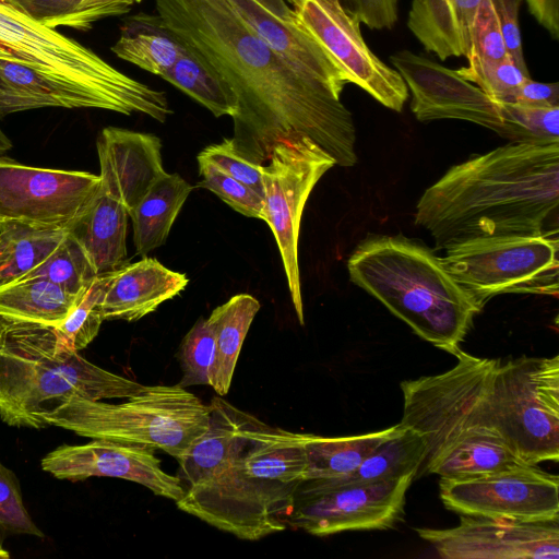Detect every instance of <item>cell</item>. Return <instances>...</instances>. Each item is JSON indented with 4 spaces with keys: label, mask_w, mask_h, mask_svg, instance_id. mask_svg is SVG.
<instances>
[{
    "label": "cell",
    "mask_w": 559,
    "mask_h": 559,
    "mask_svg": "<svg viewBox=\"0 0 559 559\" xmlns=\"http://www.w3.org/2000/svg\"><path fill=\"white\" fill-rule=\"evenodd\" d=\"M157 15L227 82L238 107L231 117L235 151L264 165L274 145L310 138L335 164L357 163L356 130L341 96L299 74L235 12L227 0H155Z\"/></svg>",
    "instance_id": "1"
},
{
    "label": "cell",
    "mask_w": 559,
    "mask_h": 559,
    "mask_svg": "<svg viewBox=\"0 0 559 559\" xmlns=\"http://www.w3.org/2000/svg\"><path fill=\"white\" fill-rule=\"evenodd\" d=\"M559 143H509L454 165L425 190L416 225L437 250L475 238L558 234Z\"/></svg>",
    "instance_id": "2"
},
{
    "label": "cell",
    "mask_w": 559,
    "mask_h": 559,
    "mask_svg": "<svg viewBox=\"0 0 559 559\" xmlns=\"http://www.w3.org/2000/svg\"><path fill=\"white\" fill-rule=\"evenodd\" d=\"M450 370L401 383L402 427L418 432L426 450L418 475L466 477L530 465L500 433L490 403L499 359L460 349Z\"/></svg>",
    "instance_id": "3"
},
{
    "label": "cell",
    "mask_w": 559,
    "mask_h": 559,
    "mask_svg": "<svg viewBox=\"0 0 559 559\" xmlns=\"http://www.w3.org/2000/svg\"><path fill=\"white\" fill-rule=\"evenodd\" d=\"M306 433L272 427L250 415L228 460L186 489L179 510L240 539L287 528L294 495L307 468Z\"/></svg>",
    "instance_id": "4"
},
{
    "label": "cell",
    "mask_w": 559,
    "mask_h": 559,
    "mask_svg": "<svg viewBox=\"0 0 559 559\" xmlns=\"http://www.w3.org/2000/svg\"><path fill=\"white\" fill-rule=\"evenodd\" d=\"M350 281L421 338L455 355L481 308L427 247L402 236L362 241L347 261Z\"/></svg>",
    "instance_id": "5"
},
{
    "label": "cell",
    "mask_w": 559,
    "mask_h": 559,
    "mask_svg": "<svg viewBox=\"0 0 559 559\" xmlns=\"http://www.w3.org/2000/svg\"><path fill=\"white\" fill-rule=\"evenodd\" d=\"M145 389L64 346L55 326L0 314V418L7 425L41 429L44 416L73 395L105 401Z\"/></svg>",
    "instance_id": "6"
},
{
    "label": "cell",
    "mask_w": 559,
    "mask_h": 559,
    "mask_svg": "<svg viewBox=\"0 0 559 559\" xmlns=\"http://www.w3.org/2000/svg\"><path fill=\"white\" fill-rule=\"evenodd\" d=\"M0 60L27 66L88 95L98 109L164 122L166 94L119 71L92 49L0 0Z\"/></svg>",
    "instance_id": "7"
},
{
    "label": "cell",
    "mask_w": 559,
    "mask_h": 559,
    "mask_svg": "<svg viewBox=\"0 0 559 559\" xmlns=\"http://www.w3.org/2000/svg\"><path fill=\"white\" fill-rule=\"evenodd\" d=\"M211 407L178 384L146 385L122 403L71 396L44 416L78 436L158 449L181 457L207 429Z\"/></svg>",
    "instance_id": "8"
},
{
    "label": "cell",
    "mask_w": 559,
    "mask_h": 559,
    "mask_svg": "<svg viewBox=\"0 0 559 559\" xmlns=\"http://www.w3.org/2000/svg\"><path fill=\"white\" fill-rule=\"evenodd\" d=\"M558 234L483 237L456 243L441 258L445 269L483 309L503 294L558 297Z\"/></svg>",
    "instance_id": "9"
},
{
    "label": "cell",
    "mask_w": 559,
    "mask_h": 559,
    "mask_svg": "<svg viewBox=\"0 0 559 559\" xmlns=\"http://www.w3.org/2000/svg\"><path fill=\"white\" fill-rule=\"evenodd\" d=\"M490 403L497 427L525 463L559 461V356L499 359Z\"/></svg>",
    "instance_id": "10"
},
{
    "label": "cell",
    "mask_w": 559,
    "mask_h": 559,
    "mask_svg": "<svg viewBox=\"0 0 559 559\" xmlns=\"http://www.w3.org/2000/svg\"><path fill=\"white\" fill-rule=\"evenodd\" d=\"M335 164L310 138L295 134L274 145L263 176V221L270 226L298 321L305 324L298 264V239L305 204L321 177Z\"/></svg>",
    "instance_id": "11"
},
{
    "label": "cell",
    "mask_w": 559,
    "mask_h": 559,
    "mask_svg": "<svg viewBox=\"0 0 559 559\" xmlns=\"http://www.w3.org/2000/svg\"><path fill=\"white\" fill-rule=\"evenodd\" d=\"M414 478L408 475L380 481L304 479L294 495L287 527L314 536L391 528L403 518L406 491Z\"/></svg>",
    "instance_id": "12"
},
{
    "label": "cell",
    "mask_w": 559,
    "mask_h": 559,
    "mask_svg": "<svg viewBox=\"0 0 559 559\" xmlns=\"http://www.w3.org/2000/svg\"><path fill=\"white\" fill-rule=\"evenodd\" d=\"M99 189V175L25 166L0 155V229H68Z\"/></svg>",
    "instance_id": "13"
},
{
    "label": "cell",
    "mask_w": 559,
    "mask_h": 559,
    "mask_svg": "<svg viewBox=\"0 0 559 559\" xmlns=\"http://www.w3.org/2000/svg\"><path fill=\"white\" fill-rule=\"evenodd\" d=\"M439 495L443 506L460 515L559 520V477L536 465L466 477H440Z\"/></svg>",
    "instance_id": "14"
},
{
    "label": "cell",
    "mask_w": 559,
    "mask_h": 559,
    "mask_svg": "<svg viewBox=\"0 0 559 559\" xmlns=\"http://www.w3.org/2000/svg\"><path fill=\"white\" fill-rule=\"evenodd\" d=\"M301 25L324 47L346 76L384 107L402 111L408 97L400 73L384 63L365 43L359 21L340 0H292Z\"/></svg>",
    "instance_id": "15"
},
{
    "label": "cell",
    "mask_w": 559,
    "mask_h": 559,
    "mask_svg": "<svg viewBox=\"0 0 559 559\" xmlns=\"http://www.w3.org/2000/svg\"><path fill=\"white\" fill-rule=\"evenodd\" d=\"M444 559H558L559 520L460 515L450 528H415Z\"/></svg>",
    "instance_id": "16"
},
{
    "label": "cell",
    "mask_w": 559,
    "mask_h": 559,
    "mask_svg": "<svg viewBox=\"0 0 559 559\" xmlns=\"http://www.w3.org/2000/svg\"><path fill=\"white\" fill-rule=\"evenodd\" d=\"M390 60L412 94L411 109L419 121L459 119L496 133L501 129L498 103L456 70L409 50L397 51Z\"/></svg>",
    "instance_id": "17"
},
{
    "label": "cell",
    "mask_w": 559,
    "mask_h": 559,
    "mask_svg": "<svg viewBox=\"0 0 559 559\" xmlns=\"http://www.w3.org/2000/svg\"><path fill=\"white\" fill-rule=\"evenodd\" d=\"M41 468L58 479L80 481L114 477L136 483L154 495L177 502L185 496L178 476L166 473L154 449L104 439L84 444H63L49 452Z\"/></svg>",
    "instance_id": "18"
},
{
    "label": "cell",
    "mask_w": 559,
    "mask_h": 559,
    "mask_svg": "<svg viewBox=\"0 0 559 559\" xmlns=\"http://www.w3.org/2000/svg\"><path fill=\"white\" fill-rule=\"evenodd\" d=\"M96 146L100 189L123 204L128 213L167 174L162 142L154 134L107 127L100 131Z\"/></svg>",
    "instance_id": "19"
},
{
    "label": "cell",
    "mask_w": 559,
    "mask_h": 559,
    "mask_svg": "<svg viewBox=\"0 0 559 559\" xmlns=\"http://www.w3.org/2000/svg\"><path fill=\"white\" fill-rule=\"evenodd\" d=\"M238 16L299 74L341 96L346 76L316 37L297 20L284 21L254 0H227Z\"/></svg>",
    "instance_id": "20"
},
{
    "label": "cell",
    "mask_w": 559,
    "mask_h": 559,
    "mask_svg": "<svg viewBox=\"0 0 559 559\" xmlns=\"http://www.w3.org/2000/svg\"><path fill=\"white\" fill-rule=\"evenodd\" d=\"M186 274L173 271L145 257L111 273L102 310L104 320L138 321L188 285Z\"/></svg>",
    "instance_id": "21"
},
{
    "label": "cell",
    "mask_w": 559,
    "mask_h": 559,
    "mask_svg": "<svg viewBox=\"0 0 559 559\" xmlns=\"http://www.w3.org/2000/svg\"><path fill=\"white\" fill-rule=\"evenodd\" d=\"M481 0H413L407 26L441 60L466 57Z\"/></svg>",
    "instance_id": "22"
},
{
    "label": "cell",
    "mask_w": 559,
    "mask_h": 559,
    "mask_svg": "<svg viewBox=\"0 0 559 559\" xmlns=\"http://www.w3.org/2000/svg\"><path fill=\"white\" fill-rule=\"evenodd\" d=\"M127 209L119 201L97 192L67 231L83 247L98 275L127 264Z\"/></svg>",
    "instance_id": "23"
},
{
    "label": "cell",
    "mask_w": 559,
    "mask_h": 559,
    "mask_svg": "<svg viewBox=\"0 0 559 559\" xmlns=\"http://www.w3.org/2000/svg\"><path fill=\"white\" fill-rule=\"evenodd\" d=\"M207 429L177 461L178 477L185 490L214 475L228 460L242 427L246 413L221 396L212 399Z\"/></svg>",
    "instance_id": "24"
},
{
    "label": "cell",
    "mask_w": 559,
    "mask_h": 559,
    "mask_svg": "<svg viewBox=\"0 0 559 559\" xmlns=\"http://www.w3.org/2000/svg\"><path fill=\"white\" fill-rule=\"evenodd\" d=\"M48 107L98 109L94 99L82 91L27 66L0 60V118Z\"/></svg>",
    "instance_id": "25"
},
{
    "label": "cell",
    "mask_w": 559,
    "mask_h": 559,
    "mask_svg": "<svg viewBox=\"0 0 559 559\" xmlns=\"http://www.w3.org/2000/svg\"><path fill=\"white\" fill-rule=\"evenodd\" d=\"M186 49L156 14L140 12L128 17L111 47L120 59L163 76Z\"/></svg>",
    "instance_id": "26"
},
{
    "label": "cell",
    "mask_w": 559,
    "mask_h": 559,
    "mask_svg": "<svg viewBox=\"0 0 559 559\" xmlns=\"http://www.w3.org/2000/svg\"><path fill=\"white\" fill-rule=\"evenodd\" d=\"M192 187L178 174L158 179L129 212L136 253L146 255L163 246Z\"/></svg>",
    "instance_id": "27"
},
{
    "label": "cell",
    "mask_w": 559,
    "mask_h": 559,
    "mask_svg": "<svg viewBox=\"0 0 559 559\" xmlns=\"http://www.w3.org/2000/svg\"><path fill=\"white\" fill-rule=\"evenodd\" d=\"M260 302L249 294H237L216 307L207 318L215 340L213 390L223 396L228 393L236 364Z\"/></svg>",
    "instance_id": "28"
},
{
    "label": "cell",
    "mask_w": 559,
    "mask_h": 559,
    "mask_svg": "<svg viewBox=\"0 0 559 559\" xmlns=\"http://www.w3.org/2000/svg\"><path fill=\"white\" fill-rule=\"evenodd\" d=\"M402 429L392 427L345 437H323L306 433L307 468L305 479L343 477L352 474L383 441Z\"/></svg>",
    "instance_id": "29"
},
{
    "label": "cell",
    "mask_w": 559,
    "mask_h": 559,
    "mask_svg": "<svg viewBox=\"0 0 559 559\" xmlns=\"http://www.w3.org/2000/svg\"><path fill=\"white\" fill-rule=\"evenodd\" d=\"M81 297L44 278L19 280L0 287V314L56 326Z\"/></svg>",
    "instance_id": "30"
},
{
    "label": "cell",
    "mask_w": 559,
    "mask_h": 559,
    "mask_svg": "<svg viewBox=\"0 0 559 559\" xmlns=\"http://www.w3.org/2000/svg\"><path fill=\"white\" fill-rule=\"evenodd\" d=\"M185 47L162 79L201 104L215 117H233L238 103L230 86L202 56Z\"/></svg>",
    "instance_id": "31"
},
{
    "label": "cell",
    "mask_w": 559,
    "mask_h": 559,
    "mask_svg": "<svg viewBox=\"0 0 559 559\" xmlns=\"http://www.w3.org/2000/svg\"><path fill=\"white\" fill-rule=\"evenodd\" d=\"M67 229L9 225L0 229V287L16 282L41 263L62 241Z\"/></svg>",
    "instance_id": "32"
},
{
    "label": "cell",
    "mask_w": 559,
    "mask_h": 559,
    "mask_svg": "<svg viewBox=\"0 0 559 559\" xmlns=\"http://www.w3.org/2000/svg\"><path fill=\"white\" fill-rule=\"evenodd\" d=\"M425 441L411 428L402 429L379 444L345 480H395L417 476L425 457Z\"/></svg>",
    "instance_id": "33"
},
{
    "label": "cell",
    "mask_w": 559,
    "mask_h": 559,
    "mask_svg": "<svg viewBox=\"0 0 559 559\" xmlns=\"http://www.w3.org/2000/svg\"><path fill=\"white\" fill-rule=\"evenodd\" d=\"M98 276L83 247L67 231L58 247L20 280L44 278L73 295H83ZM19 281V280H17Z\"/></svg>",
    "instance_id": "34"
},
{
    "label": "cell",
    "mask_w": 559,
    "mask_h": 559,
    "mask_svg": "<svg viewBox=\"0 0 559 559\" xmlns=\"http://www.w3.org/2000/svg\"><path fill=\"white\" fill-rule=\"evenodd\" d=\"M498 106L502 119L498 135L510 143H559V106L540 107L516 103H498Z\"/></svg>",
    "instance_id": "35"
},
{
    "label": "cell",
    "mask_w": 559,
    "mask_h": 559,
    "mask_svg": "<svg viewBox=\"0 0 559 559\" xmlns=\"http://www.w3.org/2000/svg\"><path fill=\"white\" fill-rule=\"evenodd\" d=\"M111 273L98 275L67 318L55 326L59 341L80 352L97 336L104 321L102 304Z\"/></svg>",
    "instance_id": "36"
},
{
    "label": "cell",
    "mask_w": 559,
    "mask_h": 559,
    "mask_svg": "<svg viewBox=\"0 0 559 559\" xmlns=\"http://www.w3.org/2000/svg\"><path fill=\"white\" fill-rule=\"evenodd\" d=\"M178 360L182 371L179 385L212 384L215 364V340L207 319L200 318L182 338Z\"/></svg>",
    "instance_id": "37"
},
{
    "label": "cell",
    "mask_w": 559,
    "mask_h": 559,
    "mask_svg": "<svg viewBox=\"0 0 559 559\" xmlns=\"http://www.w3.org/2000/svg\"><path fill=\"white\" fill-rule=\"evenodd\" d=\"M456 72L497 103H508L515 90L531 78L528 71L522 70L510 57L499 61L467 63Z\"/></svg>",
    "instance_id": "38"
},
{
    "label": "cell",
    "mask_w": 559,
    "mask_h": 559,
    "mask_svg": "<svg viewBox=\"0 0 559 559\" xmlns=\"http://www.w3.org/2000/svg\"><path fill=\"white\" fill-rule=\"evenodd\" d=\"M201 181L199 186L215 193L238 213L264 218L263 198L252 188L230 177L209 160L197 157Z\"/></svg>",
    "instance_id": "39"
},
{
    "label": "cell",
    "mask_w": 559,
    "mask_h": 559,
    "mask_svg": "<svg viewBox=\"0 0 559 559\" xmlns=\"http://www.w3.org/2000/svg\"><path fill=\"white\" fill-rule=\"evenodd\" d=\"M509 57L491 0H481L472 28L468 63Z\"/></svg>",
    "instance_id": "40"
},
{
    "label": "cell",
    "mask_w": 559,
    "mask_h": 559,
    "mask_svg": "<svg viewBox=\"0 0 559 559\" xmlns=\"http://www.w3.org/2000/svg\"><path fill=\"white\" fill-rule=\"evenodd\" d=\"M0 532L44 537L27 512L16 475L0 462Z\"/></svg>",
    "instance_id": "41"
},
{
    "label": "cell",
    "mask_w": 559,
    "mask_h": 559,
    "mask_svg": "<svg viewBox=\"0 0 559 559\" xmlns=\"http://www.w3.org/2000/svg\"><path fill=\"white\" fill-rule=\"evenodd\" d=\"M198 156L209 160L230 177L252 188L263 198L262 165L250 163L239 155L235 151L230 139H224L219 143L207 145Z\"/></svg>",
    "instance_id": "42"
},
{
    "label": "cell",
    "mask_w": 559,
    "mask_h": 559,
    "mask_svg": "<svg viewBox=\"0 0 559 559\" xmlns=\"http://www.w3.org/2000/svg\"><path fill=\"white\" fill-rule=\"evenodd\" d=\"M141 1L142 0H81L74 11L57 20L51 25V28L64 26L84 31L102 19L128 12L130 7Z\"/></svg>",
    "instance_id": "43"
},
{
    "label": "cell",
    "mask_w": 559,
    "mask_h": 559,
    "mask_svg": "<svg viewBox=\"0 0 559 559\" xmlns=\"http://www.w3.org/2000/svg\"><path fill=\"white\" fill-rule=\"evenodd\" d=\"M522 1L491 0L509 57L522 70L527 71L519 24V11Z\"/></svg>",
    "instance_id": "44"
},
{
    "label": "cell",
    "mask_w": 559,
    "mask_h": 559,
    "mask_svg": "<svg viewBox=\"0 0 559 559\" xmlns=\"http://www.w3.org/2000/svg\"><path fill=\"white\" fill-rule=\"evenodd\" d=\"M344 9L371 29L392 28L399 15V0H340Z\"/></svg>",
    "instance_id": "45"
},
{
    "label": "cell",
    "mask_w": 559,
    "mask_h": 559,
    "mask_svg": "<svg viewBox=\"0 0 559 559\" xmlns=\"http://www.w3.org/2000/svg\"><path fill=\"white\" fill-rule=\"evenodd\" d=\"M508 103L540 107L559 106V84L537 82L530 78L515 90Z\"/></svg>",
    "instance_id": "46"
},
{
    "label": "cell",
    "mask_w": 559,
    "mask_h": 559,
    "mask_svg": "<svg viewBox=\"0 0 559 559\" xmlns=\"http://www.w3.org/2000/svg\"><path fill=\"white\" fill-rule=\"evenodd\" d=\"M81 0H38L27 11V15L51 28L59 19L70 14Z\"/></svg>",
    "instance_id": "47"
},
{
    "label": "cell",
    "mask_w": 559,
    "mask_h": 559,
    "mask_svg": "<svg viewBox=\"0 0 559 559\" xmlns=\"http://www.w3.org/2000/svg\"><path fill=\"white\" fill-rule=\"evenodd\" d=\"M531 14L555 39L559 38V0H524Z\"/></svg>",
    "instance_id": "48"
},
{
    "label": "cell",
    "mask_w": 559,
    "mask_h": 559,
    "mask_svg": "<svg viewBox=\"0 0 559 559\" xmlns=\"http://www.w3.org/2000/svg\"><path fill=\"white\" fill-rule=\"evenodd\" d=\"M261 7L266 9L269 12L274 14L275 16L287 21L295 22L297 21V16L292 7L288 5L286 0H254Z\"/></svg>",
    "instance_id": "49"
},
{
    "label": "cell",
    "mask_w": 559,
    "mask_h": 559,
    "mask_svg": "<svg viewBox=\"0 0 559 559\" xmlns=\"http://www.w3.org/2000/svg\"><path fill=\"white\" fill-rule=\"evenodd\" d=\"M5 3L10 4L11 7L17 9L19 11L23 13H27L29 8L38 0H2ZM27 15V14H26Z\"/></svg>",
    "instance_id": "50"
},
{
    "label": "cell",
    "mask_w": 559,
    "mask_h": 559,
    "mask_svg": "<svg viewBox=\"0 0 559 559\" xmlns=\"http://www.w3.org/2000/svg\"><path fill=\"white\" fill-rule=\"evenodd\" d=\"M11 147V141L0 129V155Z\"/></svg>",
    "instance_id": "51"
},
{
    "label": "cell",
    "mask_w": 559,
    "mask_h": 559,
    "mask_svg": "<svg viewBox=\"0 0 559 559\" xmlns=\"http://www.w3.org/2000/svg\"><path fill=\"white\" fill-rule=\"evenodd\" d=\"M10 557V554L3 549H0V559H7Z\"/></svg>",
    "instance_id": "52"
},
{
    "label": "cell",
    "mask_w": 559,
    "mask_h": 559,
    "mask_svg": "<svg viewBox=\"0 0 559 559\" xmlns=\"http://www.w3.org/2000/svg\"><path fill=\"white\" fill-rule=\"evenodd\" d=\"M286 1H288V2H289V1H292V0H286Z\"/></svg>",
    "instance_id": "53"
}]
</instances>
